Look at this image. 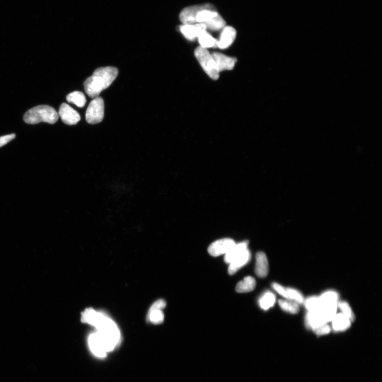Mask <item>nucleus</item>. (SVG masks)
<instances>
[{
	"instance_id": "nucleus-1",
	"label": "nucleus",
	"mask_w": 382,
	"mask_h": 382,
	"mask_svg": "<svg viewBox=\"0 0 382 382\" xmlns=\"http://www.w3.org/2000/svg\"><path fill=\"white\" fill-rule=\"evenodd\" d=\"M81 321L96 327L97 334L104 344L107 353L113 350L119 344L121 339L119 327L106 315L89 308L82 313Z\"/></svg>"
},
{
	"instance_id": "nucleus-2",
	"label": "nucleus",
	"mask_w": 382,
	"mask_h": 382,
	"mask_svg": "<svg viewBox=\"0 0 382 382\" xmlns=\"http://www.w3.org/2000/svg\"><path fill=\"white\" fill-rule=\"evenodd\" d=\"M180 19L183 25L201 23L207 29L219 30L226 26V22L213 5L207 3L190 6L181 12Z\"/></svg>"
},
{
	"instance_id": "nucleus-3",
	"label": "nucleus",
	"mask_w": 382,
	"mask_h": 382,
	"mask_svg": "<svg viewBox=\"0 0 382 382\" xmlns=\"http://www.w3.org/2000/svg\"><path fill=\"white\" fill-rule=\"evenodd\" d=\"M118 74V69L113 66L97 69L84 81L85 92L91 98H98L102 90L110 86Z\"/></svg>"
},
{
	"instance_id": "nucleus-4",
	"label": "nucleus",
	"mask_w": 382,
	"mask_h": 382,
	"mask_svg": "<svg viewBox=\"0 0 382 382\" xmlns=\"http://www.w3.org/2000/svg\"><path fill=\"white\" fill-rule=\"evenodd\" d=\"M59 115L55 109L48 105H39L28 110L23 116L25 122L29 124H36L40 122L49 124L56 123Z\"/></svg>"
},
{
	"instance_id": "nucleus-5",
	"label": "nucleus",
	"mask_w": 382,
	"mask_h": 382,
	"mask_svg": "<svg viewBox=\"0 0 382 382\" xmlns=\"http://www.w3.org/2000/svg\"><path fill=\"white\" fill-rule=\"evenodd\" d=\"M195 55L200 65L206 74L212 80H217L220 78V72L218 71L215 60L207 49L198 47L195 51Z\"/></svg>"
},
{
	"instance_id": "nucleus-6",
	"label": "nucleus",
	"mask_w": 382,
	"mask_h": 382,
	"mask_svg": "<svg viewBox=\"0 0 382 382\" xmlns=\"http://www.w3.org/2000/svg\"><path fill=\"white\" fill-rule=\"evenodd\" d=\"M104 117V102L100 97L90 102L87 110L86 119L89 124L99 123Z\"/></svg>"
},
{
	"instance_id": "nucleus-7",
	"label": "nucleus",
	"mask_w": 382,
	"mask_h": 382,
	"mask_svg": "<svg viewBox=\"0 0 382 382\" xmlns=\"http://www.w3.org/2000/svg\"><path fill=\"white\" fill-rule=\"evenodd\" d=\"M236 244L232 239H223L215 241L208 248V252L212 257H218L226 254Z\"/></svg>"
},
{
	"instance_id": "nucleus-8",
	"label": "nucleus",
	"mask_w": 382,
	"mask_h": 382,
	"mask_svg": "<svg viewBox=\"0 0 382 382\" xmlns=\"http://www.w3.org/2000/svg\"><path fill=\"white\" fill-rule=\"evenodd\" d=\"M59 115L64 123L69 125L76 124L81 119L80 114L66 103L60 107Z\"/></svg>"
},
{
	"instance_id": "nucleus-9",
	"label": "nucleus",
	"mask_w": 382,
	"mask_h": 382,
	"mask_svg": "<svg viewBox=\"0 0 382 382\" xmlns=\"http://www.w3.org/2000/svg\"><path fill=\"white\" fill-rule=\"evenodd\" d=\"M180 30L186 39L194 40L198 39L200 35L207 31V29L203 24L195 23L181 25Z\"/></svg>"
},
{
	"instance_id": "nucleus-10",
	"label": "nucleus",
	"mask_w": 382,
	"mask_h": 382,
	"mask_svg": "<svg viewBox=\"0 0 382 382\" xmlns=\"http://www.w3.org/2000/svg\"><path fill=\"white\" fill-rule=\"evenodd\" d=\"M212 56L215 60L217 69L220 72L233 70L236 62H237V59L228 57L221 53L214 52L212 54Z\"/></svg>"
},
{
	"instance_id": "nucleus-11",
	"label": "nucleus",
	"mask_w": 382,
	"mask_h": 382,
	"mask_svg": "<svg viewBox=\"0 0 382 382\" xmlns=\"http://www.w3.org/2000/svg\"><path fill=\"white\" fill-rule=\"evenodd\" d=\"M236 30L232 26H225L222 29L220 39L217 40V47L225 50L231 46L236 37Z\"/></svg>"
},
{
	"instance_id": "nucleus-12",
	"label": "nucleus",
	"mask_w": 382,
	"mask_h": 382,
	"mask_svg": "<svg viewBox=\"0 0 382 382\" xmlns=\"http://www.w3.org/2000/svg\"><path fill=\"white\" fill-rule=\"evenodd\" d=\"M88 343L91 351L95 356L101 358L106 356L107 351L96 332L89 336Z\"/></svg>"
},
{
	"instance_id": "nucleus-13",
	"label": "nucleus",
	"mask_w": 382,
	"mask_h": 382,
	"mask_svg": "<svg viewBox=\"0 0 382 382\" xmlns=\"http://www.w3.org/2000/svg\"><path fill=\"white\" fill-rule=\"evenodd\" d=\"M305 320L307 327L313 331L318 326L327 323L320 309L317 310L308 311Z\"/></svg>"
},
{
	"instance_id": "nucleus-14",
	"label": "nucleus",
	"mask_w": 382,
	"mask_h": 382,
	"mask_svg": "<svg viewBox=\"0 0 382 382\" xmlns=\"http://www.w3.org/2000/svg\"><path fill=\"white\" fill-rule=\"evenodd\" d=\"M251 258V253L248 249L240 257L234 260L232 262L229 264L228 274L230 275L236 274L240 269L249 262Z\"/></svg>"
},
{
	"instance_id": "nucleus-15",
	"label": "nucleus",
	"mask_w": 382,
	"mask_h": 382,
	"mask_svg": "<svg viewBox=\"0 0 382 382\" xmlns=\"http://www.w3.org/2000/svg\"><path fill=\"white\" fill-rule=\"evenodd\" d=\"M269 272V263L266 255L262 252H259L256 255V273L260 278H264Z\"/></svg>"
},
{
	"instance_id": "nucleus-16",
	"label": "nucleus",
	"mask_w": 382,
	"mask_h": 382,
	"mask_svg": "<svg viewBox=\"0 0 382 382\" xmlns=\"http://www.w3.org/2000/svg\"><path fill=\"white\" fill-rule=\"evenodd\" d=\"M332 327L333 330L336 332H342L347 330L351 326V321L344 314L342 313L336 314L335 317L331 321Z\"/></svg>"
},
{
	"instance_id": "nucleus-17",
	"label": "nucleus",
	"mask_w": 382,
	"mask_h": 382,
	"mask_svg": "<svg viewBox=\"0 0 382 382\" xmlns=\"http://www.w3.org/2000/svg\"><path fill=\"white\" fill-rule=\"evenodd\" d=\"M248 241H243L238 244H235L228 253L225 254V261L228 264L232 262L243 254L247 250Z\"/></svg>"
},
{
	"instance_id": "nucleus-18",
	"label": "nucleus",
	"mask_w": 382,
	"mask_h": 382,
	"mask_svg": "<svg viewBox=\"0 0 382 382\" xmlns=\"http://www.w3.org/2000/svg\"><path fill=\"white\" fill-rule=\"evenodd\" d=\"M256 287V281L255 279L251 276L246 277L238 283L236 287V291L239 293H249L252 292Z\"/></svg>"
},
{
	"instance_id": "nucleus-19",
	"label": "nucleus",
	"mask_w": 382,
	"mask_h": 382,
	"mask_svg": "<svg viewBox=\"0 0 382 382\" xmlns=\"http://www.w3.org/2000/svg\"><path fill=\"white\" fill-rule=\"evenodd\" d=\"M339 294L333 290H329L319 297L321 307L322 306L338 305Z\"/></svg>"
},
{
	"instance_id": "nucleus-20",
	"label": "nucleus",
	"mask_w": 382,
	"mask_h": 382,
	"mask_svg": "<svg viewBox=\"0 0 382 382\" xmlns=\"http://www.w3.org/2000/svg\"><path fill=\"white\" fill-rule=\"evenodd\" d=\"M198 40L200 47L208 50L209 48L217 47V40L205 31L199 36Z\"/></svg>"
},
{
	"instance_id": "nucleus-21",
	"label": "nucleus",
	"mask_w": 382,
	"mask_h": 382,
	"mask_svg": "<svg viewBox=\"0 0 382 382\" xmlns=\"http://www.w3.org/2000/svg\"><path fill=\"white\" fill-rule=\"evenodd\" d=\"M276 301L275 295L270 292H267L261 297L259 304L262 310H268L270 307L274 306Z\"/></svg>"
},
{
	"instance_id": "nucleus-22",
	"label": "nucleus",
	"mask_w": 382,
	"mask_h": 382,
	"mask_svg": "<svg viewBox=\"0 0 382 382\" xmlns=\"http://www.w3.org/2000/svg\"><path fill=\"white\" fill-rule=\"evenodd\" d=\"M66 100L79 107H83L86 103V99L84 94L80 92H74L66 96Z\"/></svg>"
},
{
	"instance_id": "nucleus-23",
	"label": "nucleus",
	"mask_w": 382,
	"mask_h": 382,
	"mask_svg": "<svg viewBox=\"0 0 382 382\" xmlns=\"http://www.w3.org/2000/svg\"><path fill=\"white\" fill-rule=\"evenodd\" d=\"M282 310L287 313L295 314L300 311V307L296 302L288 300H281L278 302Z\"/></svg>"
},
{
	"instance_id": "nucleus-24",
	"label": "nucleus",
	"mask_w": 382,
	"mask_h": 382,
	"mask_svg": "<svg viewBox=\"0 0 382 382\" xmlns=\"http://www.w3.org/2000/svg\"><path fill=\"white\" fill-rule=\"evenodd\" d=\"M287 299L293 301L297 304H302L304 302V297L298 290L294 288H287Z\"/></svg>"
},
{
	"instance_id": "nucleus-25",
	"label": "nucleus",
	"mask_w": 382,
	"mask_h": 382,
	"mask_svg": "<svg viewBox=\"0 0 382 382\" xmlns=\"http://www.w3.org/2000/svg\"><path fill=\"white\" fill-rule=\"evenodd\" d=\"M148 320L153 324H161L164 320V315L161 310L149 311Z\"/></svg>"
},
{
	"instance_id": "nucleus-26",
	"label": "nucleus",
	"mask_w": 382,
	"mask_h": 382,
	"mask_svg": "<svg viewBox=\"0 0 382 382\" xmlns=\"http://www.w3.org/2000/svg\"><path fill=\"white\" fill-rule=\"evenodd\" d=\"M338 307L341 309L342 313L344 314L345 317H347L349 319L351 322H353L355 319V314L348 302L344 301L338 302Z\"/></svg>"
},
{
	"instance_id": "nucleus-27",
	"label": "nucleus",
	"mask_w": 382,
	"mask_h": 382,
	"mask_svg": "<svg viewBox=\"0 0 382 382\" xmlns=\"http://www.w3.org/2000/svg\"><path fill=\"white\" fill-rule=\"evenodd\" d=\"M306 308L308 311H314L319 310L321 307V302L319 297L312 296L308 297L304 301Z\"/></svg>"
},
{
	"instance_id": "nucleus-28",
	"label": "nucleus",
	"mask_w": 382,
	"mask_h": 382,
	"mask_svg": "<svg viewBox=\"0 0 382 382\" xmlns=\"http://www.w3.org/2000/svg\"><path fill=\"white\" fill-rule=\"evenodd\" d=\"M331 328L330 326L327 323L321 325L315 329L314 331L318 336H323L329 334L331 332Z\"/></svg>"
},
{
	"instance_id": "nucleus-29",
	"label": "nucleus",
	"mask_w": 382,
	"mask_h": 382,
	"mask_svg": "<svg viewBox=\"0 0 382 382\" xmlns=\"http://www.w3.org/2000/svg\"><path fill=\"white\" fill-rule=\"evenodd\" d=\"M272 286L279 294L284 297V299H287V288L277 283H273Z\"/></svg>"
},
{
	"instance_id": "nucleus-30",
	"label": "nucleus",
	"mask_w": 382,
	"mask_h": 382,
	"mask_svg": "<svg viewBox=\"0 0 382 382\" xmlns=\"http://www.w3.org/2000/svg\"><path fill=\"white\" fill-rule=\"evenodd\" d=\"M166 303L164 300H160L155 302L150 308L149 311L162 310L166 307Z\"/></svg>"
},
{
	"instance_id": "nucleus-31",
	"label": "nucleus",
	"mask_w": 382,
	"mask_h": 382,
	"mask_svg": "<svg viewBox=\"0 0 382 382\" xmlns=\"http://www.w3.org/2000/svg\"><path fill=\"white\" fill-rule=\"evenodd\" d=\"M16 137V135L11 134L0 137V148L13 141Z\"/></svg>"
}]
</instances>
